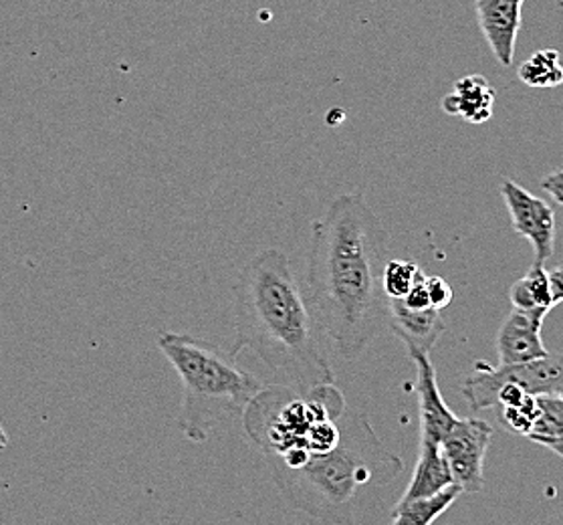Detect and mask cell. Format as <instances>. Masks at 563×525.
I'll list each match as a JSON object with an SVG mask.
<instances>
[{
  "label": "cell",
  "instance_id": "2",
  "mask_svg": "<svg viewBox=\"0 0 563 525\" xmlns=\"http://www.w3.org/2000/svg\"><path fill=\"white\" fill-rule=\"evenodd\" d=\"M233 292L234 356L251 350L299 389L333 384L323 333L283 251L265 249L249 259Z\"/></svg>",
  "mask_w": 563,
  "mask_h": 525
},
{
  "label": "cell",
  "instance_id": "7",
  "mask_svg": "<svg viewBox=\"0 0 563 525\" xmlns=\"http://www.w3.org/2000/svg\"><path fill=\"white\" fill-rule=\"evenodd\" d=\"M493 440V427L478 418H456L442 437L441 449L463 493H478L485 485V457Z\"/></svg>",
  "mask_w": 563,
  "mask_h": 525
},
{
  "label": "cell",
  "instance_id": "20",
  "mask_svg": "<svg viewBox=\"0 0 563 525\" xmlns=\"http://www.w3.org/2000/svg\"><path fill=\"white\" fill-rule=\"evenodd\" d=\"M499 418L507 433L529 437L536 427L539 416L538 396H526L519 404L514 406H499Z\"/></svg>",
  "mask_w": 563,
  "mask_h": 525
},
{
  "label": "cell",
  "instance_id": "3",
  "mask_svg": "<svg viewBox=\"0 0 563 525\" xmlns=\"http://www.w3.org/2000/svg\"><path fill=\"white\" fill-rule=\"evenodd\" d=\"M335 449L301 464H269L271 477L289 505L331 525H354L378 503L405 469L402 459L376 435L366 416L345 413Z\"/></svg>",
  "mask_w": 563,
  "mask_h": 525
},
{
  "label": "cell",
  "instance_id": "9",
  "mask_svg": "<svg viewBox=\"0 0 563 525\" xmlns=\"http://www.w3.org/2000/svg\"><path fill=\"white\" fill-rule=\"evenodd\" d=\"M417 370L418 415H420V445H441L456 418L442 398L437 372L427 352L406 350Z\"/></svg>",
  "mask_w": 563,
  "mask_h": 525
},
{
  "label": "cell",
  "instance_id": "16",
  "mask_svg": "<svg viewBox=\"0 0 563 525\" xmlns=\"http://www.w3.org/2000/svg\"><path fill=\"white\" fill-rule=\"evenodd\" d=\"M459 495H463V491L453 483L429 497H418L405 503L396 501L390 525H432L453 505L454 501L459 500Z\"/></svg>",
  "mask_w": 563,
  "mask_h": 525
},
{
  "label": "cell",
  "instance_id": "24",
  "mask_svg": "<svg viewBox=\"0 0 563 525\" xmlns=\"http://www.w3.org/2000/svg\"><path fill=\"white\" fill-rule=\"evenodd\" d=\"M548 275H550L551 297H553V304H555V306H558V304H563V267L548 271Z\"/></svg>",
  "mask_w": 563,
  "mask_h": 525
},
{
  "label": "cell",
  "instance_id": "14",
  "mask_svg": "<svg viewBox=\"0 0 563 525\" xmlns=\"http://www.w3.org/2000/svg\"><path fill=\"white\" fill-rule=\"evenodd\" d=\"M449 485H453V473L446 463L441 445H420L415 473L406 488L405 495L398 503L418 500V497H429Z\"/></svg>",
  "mask_w": 563,
  "mask_h": 525
},
{
  "label": "cell",
  "instance_id": "10",
  "mask_svg": "<svg viewBox=\"0 0 563 525\" xmlns=\"http://www.w3.org/2000/svg\"><path fill=\"white\" fill-rule=\"evenodd\" d=\"M475 14L493 57L503 67H511L517 37L523 25V4L514 0H475Z\"/></svg>",
  "mask_w": 563,
  "mask_h": 525
},
{
  "label": "cell",
  "instance_id": "13",
  "mask_svg": "<svg viewBox=\"0 0 563 525\" xmlns=\"http://www.w3.org/2000/svg\"><path fill=\"white\" fill-rule=\"evenodd\" d=\"M495 98L497 91L485 75H465L454 84L453 91L442 98L441 108L446 116L481 125L493 118Z\"/></svg>",
  "mask_w": 563,
  "mask_h": 525
},
{
  "label": "cell",
  "instance_id": "15",
  "mask_svg": "<svg viewBox=\"0 0 563 525\" xmlns=\"http://www.w3.org/2000/svg\"><path fill=\"white\" fill-rule=\"evenodd\" d=\"M509 302L514 309L545 318L555 306L551 297L550 275L545 267L533 263V267L511 285Z\"/></svg>",
  "mask_w": 563,
  "mask_h": 525
},
{
  "label": "cell",
  "instance_id": "25",
  "mask_svg": "<svg viewBox=\"0 0 563 525\" xmlns=\"http://www.w3.org/2000/svg\"><path fill=\"white\" fill-rule=\"evenodd\" d=\"M539 445L545 447V449H550L551 452H555L558 457H562L563 459V439L541 440Z\"/></svg>",
  "mask_w": 563,
  "mask_h": 525
},
{
  "label": "cell",
  "instance_id": "17",
  "mask_svg": "<svg viewBox=\"0 0 563 525\" xmlns=\"http://www.w3.org/2000/svg\"><path fill=\"white\" fill-rule=\"evenodd\" d=\"M519 79L533 89H553L563 86V62L560 51L539 50L519 65Z\"/></svg>",
  "mask_w": 563,
  "mask_h": 525
},
{
  "label": "cell",
  "instance_id": "1",
  "mask_svg": "<svg viewBox=\"0 0 563 525\" xmlns=\"http://www.w3.org/2000/svg\"><path fill=\"white\" fill-rule=\"evenodd\" d=\"M388 232L360 193L340 195L311 227L306 299L342 360H355L388 318L382 273Z\"/></svg>",
  "mask_w": 563,
  "mask_h": 525
},
{
  "label": "cell",
  "instance_id": "19",
  "mask_svg": "<svg viewBox=\"0 0 563 525\" xmlns=\"http://www.w3.org/2000/svg\"><path fill=\"white\" fill-rule=\"evenodd\" d=\"M539 416L529 440L563 439V396L543 394L538 396Z\"/></svg>",
  "mask_w": 563,
  "mask_h": 525
},
{
  "label": "cell",
  "instance_id": "22",
  "mask_svg": "<svg viewBox=\"0 0 563 525\" xmlns=\"http://www.w3.org/2000/svg\"><path fill=\"white\" fill-rule=\"evenodd\" d=\"M424 275L427 273H422L417 285L410 289V294L406 295L405 299H400L406 307H410V309H432L429 292H427V285H424Z\"/></svg>",
  "mask_w": 563,
  "mask_h": 525
},
{
  "label": "cell",
  "instance_id": "6",
  "mask_svg": "<svg viewBox=\"0 0 563 525\" xmlns=\"http://www.w3.org/2000/svg\"><path fill=\"white\" fill-rule=\"evenodd\" d=\"M503 384H515L531 396H563V356L550 354L536 362L499 364L497 368L478 362L473 374L463 382V396L471 411H490L495 408V396Z\"/></svg>",
  "mask_w": 563,
  "mask_h": 525
},
{
  "label": "cell",
  "instance_id": "12",
  "mask_svg": "<svg viewBox=\"0 0 563 525\" xmlns=\"http://www.w3.org/2000/svg\"><path fill=\"white\" fill-rule=\"evenodd\" d=\"M388 324L394 336L405 342L406 350L427 354L446 330L439 309H410L400 299H388Z\"/></svg>",
  "mask_w": 563,
  "mask_h": 525
},
{
  "label": "cell",
  "instance_id": "11",
  "mask_svg": "<svg viewBox=\"0 0 563 525\" xmlns=\"http://www.w3.org/2000/svg\"><path fill=\"white\" fill-rule=\"evenodd\" d=\"M545 318L514 309L497 333V354L501 364H527L550 356L541 330Z\"/></svg>",
  "mask_w": 563,
  "mask_h": 525
},
{
  "label": "cell",
  "instance_id": "26",
  "mask_svg": "<svg viewBox=\"0 0 563 525\" xmlns=\"http://www.w3.org/2000/svg\"><path fill=\"white\" fill-rule=\"evenodd\" d=\"M9 442H11V439H9V435H7L4 427L0 425V451H4V449L9 447Z\"/></svg>",
  "mask_w": 563,
  "mask_h": 525
},
{
  "label": "cell",
  "instance_id": "27",
  "mask_svg": "<svg viewBox=\"0 0 563 525\" xmlns=\"http://www.w3.org/2000/svg\"><path fill=\"white\" fill-rule=\"evenodd\" d=\"M514 2H517V4H526V0H514Z\"/></svg>",
  "mask_w": 563,
  "mask_h": 525
},
{
  "label": "cell",
  "instance_id": "23",
  "mask_svg": "<svg viewBox=\"0 0 563 525\" xmlns=\"http://www.w3.org/2000/svg\"><path fill=\"white\" fill-rule=\"evenodd\" d=\"M541 190L563 207V171H555L541 178Z\"/></svg>",
  "mask_w": 563,
  "mask_h": 525
},
{
  "label": "cell",
  "instance_id": "5",
  "mask_svg": "<svg viewBox=\"0 0 563 525\" xmlns=\"http://www.w3.org/2000/svg\"><path fill=\"white\" fill-rule=\"evenodd\" d=\"M156 342L183 384L176 427L190 442H205L221 423L243 415L263 391V382L219 343L180 331H159Z\"/></svg>",
  "mask_w": 563,
  "mask_h": 525
},
{
  "label": "cell",
  "instance_id": "8",
  "mask_svg": "<svg viewBox=\"0 0 563 525\" xmlns=\"http://www.w3.org/2000/svg\"><path fill=\"white\" fill-rule=\"evenodd\" d=\"M501 196L514 231L533 247L536 265H545L555 253V210L545 198L531 195L527 188L514 183L511 178L503 181Z\"/></svg>",
  "mask_w": 563,
  "mask_h": 525
},
{
  "label": "cell",
  "instance_id": "4",
  "mask_svg": "<svg viewBox=\"0 0 563 525\" xmlns=\"http://www.w3.org/2000/svg\"><path fill=\"white\" fill-rule=\"evenodd\" d=\"M347 403L335 384L263 386L243 413L246 439L267 464H301L338 447Z\"/></svg>",
  "mask_w": 563,
  "mask_h": 525
},
{
  "label": "cell",
  "instance_id": "21",
  "mask_svg": "<svg viewBox=\"0 0 563 525\" xmlns=\"http://www.w3.org/2000/svg\"><path fill=\"white\" fill-rule=\"evenodd\" d=\"M424 285L429 292L430 306L432 309H444L453 302V287L441 275H424Z\"/></svg>",
  "mask_w": 563,
  "mask_h": 525
},
{
  "label": "cell",
  "instance_id": "18",
  "mask_svg": "<svg viewBox=\"0 0 563 525\" xmlns=\"http://www.w3.org/2000/svg\"><path fill=\"white\" fill-rule=\"evenodd\" d=\"M422 273L415 261L388 259L382 273V289L388 299H405Z\"/></svg>",
  "mask_w": 563,
  "mask_h": 525
}]
</instances>
